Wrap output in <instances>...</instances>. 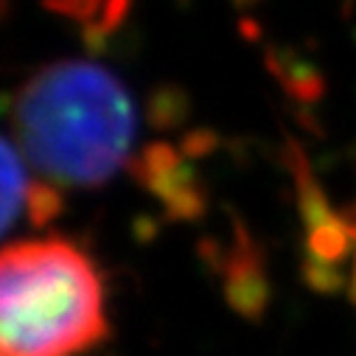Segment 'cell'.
<instances>
[{"mask_svg":"<svg viewBox=\"0 0 356 356\" xmlns=\"http://www.w3.org/2000/svg\"><path fill=\"white\" fill-rule=\"evenodd\" d=\"M227 300L247 317H255L266 306V284L258 270V264L238 261L230 266L227 278Z\"/></svg>","mask_w":356,"mask_h":356,"instance_id":"obj_3","label":"cell"},{"mask_svg":"<svg viewBox=\"0 0 356 356\" xmlns=\"http://www.w3.org/2000/svg\"><path fill=\"white\" fill-rule=\"evenodd\" d=\"M12 121L29 163L59 186H102L127 163L138 115L127 87L102 65L56 62L15 99Z\"/></svg>","mask_w":356,"mask_h":356,"instance_id":"obj_1","label":"cell"},{"mask_svg":"<svg viewBox=\"0 0 356 356\" xmlns=\"http://www.w3.org/2000/svg\"><path fill=\"white\" fill-rule=\"evenodd\" d=\"M62 211V200L54 188L48 186H31V194H29V213H31V222L34 225H45L51 222L56 213Z\"/></svg>","mask_w":356,"mask_h":356,"instance_id":"obj_5","label":"cell"},{"mask_svg":"<svg viewBox=\"0 0 356 356\" xmlns=\"http://www.w3.org/2000/svg\"><path fill=\"white\" fill-rule=\"evenodd\" d=\"M110 334L93 261L62 238L0 258V356H84Z\"/></svg>","mask_w":356,"mask_h":356,"instance_id":"obj_2","label":"cell"},{"mask_svg":"<svg viewBox=\"0 0 356 356\" xmlns=\"http://www.w3.org/2000/svg\"><path fill=\"white\" fill-rule=\"evenodd\" d=\"M353 236H356V230H350ZM350 295H353V300H356V270H353V281H350Z\"/></svg>","mask_w":356,"mask_h":356,"instance_id":"obj_6","label":"cell"},{"mask_svg":"<svg viewBox=\"0 0 356 356\" xmlns=\"http://www.w3.org/2000/svg\"><path fill=\"white\" fill-rule=\"evenodd\" d=\"M29 180L20 160V152L15 149L12 138L3 140V230H12L23 205H29Z\"/></svg>","mask_w":356,"mask_h":356,"instance_id":"obj_4","label":"cell"}]
</instances>
